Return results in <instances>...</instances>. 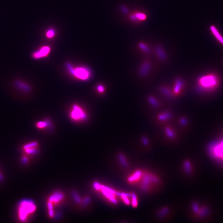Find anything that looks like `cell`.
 I'll use <instances>...</instances> for the list:
<instances>
[{
  "mask_svg": "<svg viewBox=\"0 0 223 223\" xmlns=\"http://www.w3.org/2000/svg\"><path fill=\"white\" fill-rule=\"evenodd\" d=\"M50 125V122L49 121L45 120L44 121H40L37 124V127L40 129L48 127Z\"/></svg>",
  "mask_w": 223,
  "mask_h": 223,
  "instance_id": "cell-16",
  "label": "cell"
},
{
  "mask_svg": "<svg viewBox=\"0 0 223 223\" xmlns=\"http://www.w3.org/2000/svg\"><path fill=\"white\" fill-rule=\"evenodd\" d=\"M210 30L216 40L219 42V44L223 46V36L219 32L217 27L212 24L210 27Z\"/></svg>",
  "mask_w": 223,
  "mask_h": 223,
  "instance_id": "cell-8",
  "label": "cell"
},
{
  "mask_svg": "<svg viewBox=\"0 0 223 223\" xmlns=\"http://www.w3.org/2000/svg\"><path fill=\"white\" fill-rule=\"evenodd\" d=\"M138 46L139 49L146 54H149L150 53V48L147 43L143 41L139 42Z\"/></svg>",
  "mask_w": 223,
  "mask_h": 223,
  "instance_id": "cell-10",
  "label": "cell"
},
{
  "mask_svg": "<svg viewBox=\"0 0 223 223\" xmlns=\"http://www.w3.org/2000/svg\"><path fill=\"white\" fill-rule=\"evenodd\" d=\"M35 147H31V148L26 149H25V152L27 153H29V154L35 153L37 151V149Z\"/></svg>",
  "mask_w": 223,
  "mask_h": 223,
  "instance_id": "cell-19",
  "label": "cell"
},
{
  "mask_svg": "<svg viewBox=\"0 0 223 223\" xmlns=\"http://www.w3.org/2000/svg\"><path fill=\"white\" fill-rule=\"evenodd\" d=\"M165 131L167 134L170 137H172L174 136V133H173L172 131L169 128H166L165 129Z\"/></svg>",
  "mask_w": 223,
  "mask_h": 223,
  "instance_id": "cell-21",
  "label": "cell"
},
{
  "mask_svg": "<svg viewBox=\"0 0 223 223\" xmlns=\"http://www.w3.org/2000/svg\"><path fill=\"white\" fill-rule=\"evenodd\" d=\"M160 91L167 97H173V94L172 91L168 88L165 87H162L160 88Z\"/></svg>",
  "mask_w": 223,
  "mask_h": 223,
  "instance_id": "cell-13",
  "label": "cell"
},
{
  "mask_svg": "<svg viewBox=\"0 0 223 223\" xmlns=\"http://www.w3.org/2000/svg\"><path fill=\"white\" fill-rule=\"evenodd\" d=\"M55 35V32L54 31L52 30H48L46 32V35L47 38H52L54 37Z\"/></svg>",
  "mask_w": 223,
  "mask_h": 223,
  "instance_id": "cell-20",
  "label": "cell"
},
{
  "mask_svg": "<svg viewBox=\"0 0 223 223\" xmlns=\"http://www.w3.org/2000/svg\"><path fill=\"white\" fill-rule=\"evenodd\" d=\"M95 188L97 190H99L101 189V186L98 183H95L94 184Z\"/></svg>",
  "mask_w": 223,
  "mask_h": 223,
  "instance_id": "cell-24",
  "label": "cell"
},
{
  "mask_svg": "<svg viewBox=\"0 0 223 223\" xmlns=\"http://www.w3.org/2000/svg\"><path fill=\"white\" fill-rule=\"evenodd\" d=\"M38 145V143L36 142L31 143L27 144L24 146V149H26L31 148V147H36Z\"/></svg>",
  "mask_w": 223,
  "mask_h": 223,
  "instance_id": "cell-18",
  "label": "cell"
},
{
  "mask_svg": "<svg viewBox=\"0 0 223 223\" xmlns=\"http://www.w3.org/2000/svg\"><path fill=\"white\" fill-rule=\"evenodd\" d=\"M51 52L50 47L48 46H44L35 52L32 55V57L34 59L42 58L47 57Z\"/></svg>",
  "mask_w": 223,
  "mask_h": 223,
  "instance_id": "cell-6",
  "label": "cell"
},
{
  "mask_svg": "<svg viewBox=\"0 0 223 223\" xmlns=\"http://www.w3.org/2000/svg\"><path fill=\"white\" fill-rule=\"evenodd\" d=\"M48 206L49 215L51 217H53L54 213H53V204H52L51 202H49L48 204Z\"/></svg>",
  "mask_w": 223,
  "mask_h": 223,
  "instance_id": "cell-17",
  "label": "cell"
},
{
  "mask_svg": "<svg viewBox=\"0 0 223 223\" xmlns=\"http://www.w3.org/2000/svg\"><path fill=\"white\" fill-rule=\"evenodd\" d=\"M147 18V16L146 14L140 11L134 12L129 16L130 21L134 23L145 21Z\"/></svg>",
  "mask_w": 223,
  "mask_h": 223,
  "instance_id": "cell-5",
  "label": "cell"
},
{
  "mask_svg": "<svg viewBox=\"0 0 223 223\" xmlns=\"http://www.w3.org/2000/svg\"><path fill=\"white\" fill-rule=\"evenodd\" d=\"M69 117L73 121L81 122L86 120L87 115L83 108L78 104H74L69 113Z\"/></svg>",
  "mask_w": 223,
  "mask_h": 223,
  "instance_id": "cell-4",
  "label": "cell"
},
{
  "mask_svg": "<svg viewBox=\"0 0 223 223\" xmlns=\"http://www.w3.org/2000/svg\"><path fill=\"white\" fill-rule=\"evenodd\" d=\"M2 178V176H1V175H0V179H1Z\"/></svg>",
  "mask_w": 223,
  "mask_h": 223,
  "instance_id": "cell-26",
  "label": "cell"
},
{
  "mask_svg": "<svg viewBox=\"0 0 223 223\" xmlns=\"http://www.w3.org/2000/svg\"><path fill=\"white\" fill-rule=\"evenodd\" d=\"M36 208L35 205L32 201L24 200L19 204V214L20 220L22 221L26 220L28 216L33 213Z\"/></svg>",
  "mask_w": 223,
  "mask_h": 223,
  "instance_id": "cell-3",
  "label": "cell"
},
{
  "mask_svg": "<svg viewBox=\"0 0 223 223\" xmlns=\"http://www.w3.org/2000/svg\"><path fill=\"white\" fill-rule=\"evenodd\" d=\"M183 81L182 79L178 78L176 79L175 81V87H174V92L175 94H178L181 89L183 87Z\"/></svg>",
  "mask_w": 223,
  "mask_h": 223,
  "instance_id": "cell-11",
  "label": "cell"
},
{
  "mask_svg": "<svg viewBox=\"0 0 223 223\" xmlns=\"http://www.w3.org/2000/svg\"><path fill=\"white\" fill-rule=\"evenodd\" d=\"M97 90L100 93H103L104 91V88L103 86L99 85L97 87Z\"/></svg>",
  "mask_w": 223,
  "mask_h": 223,
  "instance_id": "cell-23",
  "label": "cell"
},
{
  "mask_svg": "<svg viewBox=\"0 0 223 223\" xmlns=\"http://www.w3.org/2000/svg\"><path fill=\"white\" fill-rule=\"evenodd\" d=\"M151 65L149 62L145 61L142 64L139 69V74L142 76H145L147 75L150 71Z\"/></svg>",
  "mask_w": 223,
  "mask_h": 223,
  "instance_id": "cell-9",
  "label": "cell"
},
{
  "mask_svg": "<svg viewBox=\"0 0 223 223\" xmlns=\"http://www.w3.org/2000/svg\"><path fill=\"white\" fill-rule=\"evenodd\" d=\"M180 122L181 124L182 125H185L188 123L187 119H186V118H184V117H182L180 120Z\"/></svg>",
  "mask_w": 223,
  "mask_h": 223,
  "instance_id": "cell-22",
  "label": "cell"
},
{
  "mask_svg": "<svg viewBox=\"0 0 223 223\" xmlns=\"http://www.w3.org/2000/svg\"><path fill=\"white\" fill-rule=\"evenodd\" d=\"M23 162H26L27 161V158H23Z\"/></svg>",
  "mask_w": 223,
  "mask_h": 223,
  "instance_id": "cell-25",
  "label": "cell"
},
{
  "mask_svg": "<svg viewBox=\"0 0 223 223\" xmlns=\"http://www.w3.org/2000/svg\"><path fill=\"white\" fill-rule=\"evenodd\" d=\"M63 195L62 193L59 192H57L50 197L49 199L50 202H53L54 203H58L63 198Z\"/></svg>",
  "mask_w": 223,
  "mask_h": 223,
  "instance_id": "cell-12",
  "label": "cell"
},
{
  "mask_svg": "<svg viewBox=\"0 0 223 223\" xmlns=\"http://www.w3.org/2000/svg\"><path fill=\"white\" fill-rule=\"evenodd\" d=\"M149 103L154 108H158L160 105V103L158 100L153 96H149L148 97Z\"/></svg>",
  "mask_w": 223,
  "mask_h": 223,
  "instance_id": "cell-14",
  "label": "cell"
},
{
  "mask_svg": "<svg viewBox=\"0 0 223 223\" xmlns=\"http://www.w3.org/2000/svg\"><path fill=\"white\" fill-rule=\"evenodd\" d=\"M67 68L73 76L81 81H88L91 77V72L87 67L81 66L74 67L70 64H68Z\"/></svg>",
  "mask_w": 223,
  "mask_h": 223,
  "instance_id": "cell-2",
  "label": "cell"
},
{
  "mask_svg": "<svg viewBox=\"0 0 223 223\" xmlns=\"http://www.w3.org/2000/svg\"><path fill=\"white\" fill-rule=\"evenodd\" d=\"M154 51L157 57L162 61H165L167 58V53L165 49L161 45H156L154 48Z\"/></svg>",
  "mask_w": 223,
  "mask_h": 223,
  "instance_id": "cell-7",
  "label": "cell"
},
{
  "mask_svg": "<svg viewBox=\"0 0 223 223\" xmlns=\"http://www.w3.org/2000/svg\"><path fill=\"white\" fill-rule=\"evenodd\" d=\"M172 115L171 113L169 112H166L159 115L158 118L160 121H165L170 119V118H172Z\"/></svg>",
  "mask_w": 223,
  "mask_h": 223,
  "instance_id": "cell-15",
  "label": "cell"
},
{
  "mask_svg": "<svg viewBox=\"0 0 223 223\" xmlns=\"http://www.w3.org/2000/svg\"><path fill=\"white\" fill-rule=\"evenodd\" d=\"M219 78L214 73L206 74L200 77L197 81L198 88L203 91H211L215 90L219 84Z\"/></svg>",
  "mask_w": 223,
  "mask_h": 223,
  "instance_id": "cell-1",
  "label": "cell"
}]
</instances>
